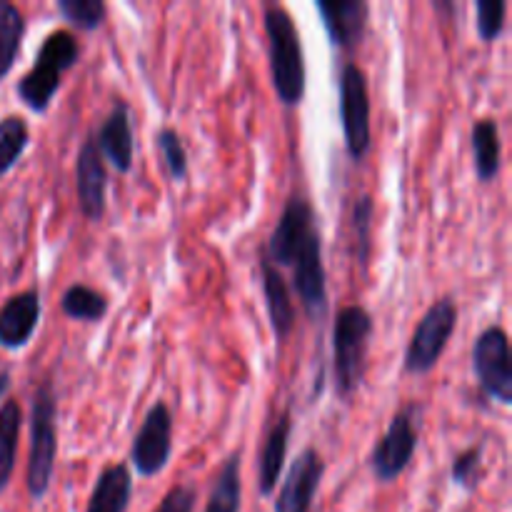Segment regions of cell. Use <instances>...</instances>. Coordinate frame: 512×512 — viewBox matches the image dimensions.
I'll return each mask as SVG.
<instances>
[{
    "label": "cell",
    "mask_w": 512,
    "mask_h": 512,
    "mask_svg": "<svg viewBox=\"0 0 512 512\" xmlns=\"http://www.w3.org/2000/svg\"><path fill=\"white\" fill-rule=\"evenodd\" d=\"M25 20L13 3L0 0V80L10 73L23 45Z\"/></svg>",
    "instance_id": "603a6c76"
},
{
    "label": "cell",
    "mask_w": 512,
    "mask_h": 512,
    "mask_svg": "<svg viewBox=\"0 0 512 512\" xmlns=\"http://www.w3.org/2000/svg\"><path fill=\"white\" fill-rule=\"evenodd\" d=\"M75 180H78V203L90 223H98L105 213V190H108V173L105 160L100 155L95 138H88L78 153L75 165Z\"/></svg>",
    "instance_id": "4fadbf2b"
},
{
    "label": "cell",
    "mask_w": 512,
    "mask_h": 512,
    "mask_svg": "<svg viewBox=\"0 0 512 512\" xmlns=\"http://www.w3.org/2000/svg\"><path fill=\"white\" fill-rule=\"evenodd\" d=\"M420 435V405L408 403L390 420L388 430L370 453V468L383 483H393L413 460Z\"/></svg>",
    "instance_id": "8992f818"
},
{
    "label": "cell",
    "mask_w": 512,
    "mask_h": 512,
    "mask_svg": "<svg viewBox=\"0 0 512 512\" xmlns=\"http://www.w3.org/2000/svg\"><path fill=\"white\" fill-rule=\"evenodd\" d=\"M290 268L295 270L293 285L303 300L305 313L310 320H318L328 308V285H325L323 248H320L318 228L310 230L308 238L300 243Z\"/></svg>",
    "instance_id": "30bf717a"
},
{
    "label": "cell",
    "mask_w": 512,
    "mask_h": 512,
    "mask_svg": "<svg viewBox=\"0 0 512 512\" xmlns=\"http://www.w3.org/2000/svg\"><path fill=\"white\" fill-rule=\"evenodd\" d=\"M95 143L103 160H108L118 173H128L133 168V128H130V108L123 100L113 105Z\"/></svg>",
    "instance_id": "2e32d148"
},
{
    "label": "cell",
    "mask_w": 512,
    "mask_h": 512,
    "mask_svg": "<svg viewBox=\"0 0 512 512\" xmlns=\"http://www.w3.org/2000/svg\"><path fill=\"white\" fill-rule=\"evenodd\" d=\"M483 450L485 445L480 443L475 448L465 450L463 455H458V460L453 463V470H450L455 485H460L465 490H473L478 485L480 475H483Z\"/></svg>",
    "instance_id": "f546056e"
},
{
    "label": "cell",
    "mask_w": 512,
    "mask_h": 512,
    "mask_svg": "<svg viewBox=\"0 0 512 512\" xmlns=\"http://www.w3.org/2000/svg\"><path fill=\"white\" fill-rule=\"evenodd\" d=\"M20 425H23V410L15 400L0 408V493L8 488L10 475L15 468V455H18Z\"/></svg>",
    "instance_id": "7402d4cb"
},
{
    "label": "cell",
    "mask_w": 512,
    "mask_h": 512,
    "mask_svg": "<svg viewBox=\"0 0 512 512\" xmlns=\"http://www.w3.org/2000/svg\"><path fill=\"white\" fill-rule=\"evenodd\" d=\"M58 458V400L50 380H45L33 398L30 410V458H28V493L35 500L50 488Z\"/></svg>",
    "instance_id": "277c9868"
},
{
    "label": "cell",
    "mask_w": 512,
    "mask_h": 512,
    "mask_svg": "<svg viewBox=\"0 0 512 512\" xmlns=\"http://www.w3.org/2000/svg\"><path fill=\"white\" fill-rule=\"evenodd\" d=\"M158 148L160 153H163L165 168H168L170 178L185 180V175H188V155H185L180 135L175 133L173 128H163L158 133Z\"/></svg>",
    "instance_id": "83f0119b"
},
{
    "label": "cell",
    "mask_w": 512,
    "mask_h": 512,
    "mask_svg": "<svg viewBox=\"0 0 512 512\" xmlns=\"http://www.w3.org/2000/svg\"><path fill=\"white\" fill-rule=\"evenodd\" d=\"M133 495V478L125 463L110 465L100 473L85 512H125Z\"/></svg>",
    "instance_id": "ac0fdd59"
},
{
    "label": "cell",
    "mask_w": 512,
    "mask_h": 512,
    "mask_svg": "<svg viewBox=\"0 0 512 512\" xmlns=\"http://www.w3.org/2000/svg\"><path fill=\"white\" fill-rule=\"evenodd\" d=\"M58 10L80 30H98L108 13L103 0H58Z\"/></svg>",
    "instance_id": "484cf974"
},
{
    "label": "cell",
    "mask_w": 512,
    "mask_h": 512,
    "mask_svg": "<svg viewBox=\"0 0 512 512\" xmlns=\"http://www.w3.org/2000/svg\"><path fill=\"white\" fill-rule=\"evenodd\" d=\"M265 35H268L270 75L273 88L285 105H300L305 95V55L298 25L293 15L280 5L265 8Z\"/></svg>",
    "instance_id": "6da1fadb"
},
{
    "label": "cell",
    "mask_w": 512,
    "mask_h": 512,
    "mask_svg": "<svg viewBox=\"0 0 512 512\" xmlns=\"http://www.w3.org/2000/svg\"><path fill=\"white\" fill-rule=\"evenodd\" d=\"M473 370L485 395L500 405L512 403V358L508 333L498 325L483 330L473 348Z\"/></svg>",
    "instance_id": "ba28073f"
},
{
    "label": "cell",
    "mask_w": 512,
    "mask_h": 512,
    "mask_svg": "<svg viewBox=\"0 0 512 512\" xmlns=\"http://www.w3.org/2000/svg\"><path fill=\"white\" fill-rule=\"evenodd\" d=\"M340 120H343L345 145L353 160L368 155L373 135H370V95L368 78L355 63H348L340 73Z\"/></svg>",
    "instance_id": "52a82bcc"
},
{
    "label": "cell",
    "mask_w": 512,
    "mask_h": 512,
    "mask_svg": "<svg viewBox=\"0 0 512 512\" xmlns=\"http://www.w3.org/2000/svg\"><path fill=\"white\" fill-rule=\"evenodd\" d=\"M290 413H283L278 423L270 430L268 440H265L263 455H260V495H273L275 485H278L280 473H283L285 455H288V438H290Z\"/></svg>",
    "instance_id": "ffe728a7"
},
{
    "label": "cell",
    "mask_w": 512,
    "mask_h": 512,
    "mask_svg": "<svg viewBox=\"0 0 512 512\" xmlns=\"http://www.w3.org/2000/svg\"><path fill=\"white\" fill-rule=\"evenodd\" d=\"M243 478H240V453H233L215 478L205 512H240Z\"/></svg>",
    "instance_id": "44dd1931"
},
{
    "label": "cell",
    "mask_w": 512,
    "mask_h": 512,
    "mask_svg": "<svg viewBox=\"0 0 512 512\" xmlns=\"http://www.w3.org/2000/svg\"><path fill=\"white\" fill-rule=\"evenodd\" d=\"M323 473L325 463L318 450L305 448L293 460V468H290L283 490H280L278 500H275V512H310Z\"/></svg>",
    "instance_id": "8fae6325"
},
{
    "label": "cell",
    "mask_w": 512,
    "mask_h": 512,
    "mask_svg": "<svg viewBox=\"0 0 512 512\" xmlns=\"http://www.w3.org/2000/svg\"><path fill=\"white\" fill-rule=\"evenodd\" d=\"M458 328V305L453 298H443L423 315L405 350V370L413 375H425L438 365L440 355L448 348Z\"/></svg>",
    "instance_id": "5b68a950"
},
{
    "label": "cell",
    "mask_w": 512,
    "mask_h": 512,
    "mask_svg": "<svg viewBox=\"0 0 512 512\" xmlns=\"http://www.w3.org/2000/svg\"><path fill=\"white\" fill-rule=\"evenodd\" d=\"M478 10V33L485 43H495L505 30V13H508V3L505 0H478L475 3Z\"/></svg>",
    "instance_id": "4316f807"
},
{
    "label": "cell",
    "mask_w": 512,
    "mask_h": 512,
    "mask_svg": "<svg viewBox=\"0 0 512 512\" xmlns=\"http://www.w3.org/2000/svg\"><path fill=\"white\" fill-rule=\"evenodd\" d=\"M30 143L28 123L18 115H8L0 120V175L8 173Z\"/></svg>",
    "instance_id": "d4e9b609"
},
{
    "label": "cell",
    "mask_w": 512,
    "mask_h": 512,
    "mask_svg": "<svg viewBox=\"0 0 512 512\" xmlns=\"http://www.w3.org/2000/svg\"><path fill=\"white\" fill-rule=\"evenodd\" d=\"M80 58V45L68 30H55L43 40L33 70L20 78L18 95L33 113H45L60 90V78Z\"/></svg>",
    "instance_id": "3957f363"
},
{
    "label": "cell",
    "mask_w": 512,
    "mask_h": 512,
    "mask_svg": "<svg viewBox=\"0 0 512 512\" xmlns=\"http://www.w3.org/2000/svg\"><path fill=\"white\" fill-rule=\"evenodd\" d=\"M315 8L335 48L353 50L363 40L370 13V5L365 0H318Z\"/></svg>",
    "instance_id": "5bb4252c"
},
{
    "label": "cell",
    "mask_w": 512,
    "mask_h": 512,
    "mask_svg": "<svg viewBox=\"0 0 512 512\" xmlns=\"http://www.w3.org/2000/svg\"><path fill=\"white\" fill-rule=\"evenodd\" d=\"M40 320V295L35 290L13 295L0 308V345L18 350L28 345Z\"/></svg>",
    "instance_id": "9a60e30c"
},
{
    "label": "cell",
    "mask_w": 512,
    "mask_h": 512,
    "mask_svg": "<svg viewBox=\"0 0 512 512\" xmlns=\"http://www.w3.org/2000/svg\"><path fill=\"white\" fill-rule=\"evenodd\" d=\"M370 335H373V318L363 305H345L335 315L333 360L335 388H338L340 398H353L363 383Z\"/></svg>",
    "instance_id": "7a4b0ae2"
},
{
    "label": "cell",
    "mask_w": 512,
    "mask_h": 512,
    "mask_svg": "<svg viewBox=\"0 0 512 512\" xmlns=\"http://www.w3.org/2000/svg\"><path fill=\"white\" fill-rule=\"evenodd\" d=\"M373 213L375 205L370 195H363L358 203L353 205V233L358 240V260L360 263H368L370 258V230H373Z\"/></svg>",
    "instance_id": "f1b7e54d"
},
{
    "label": "cell",
    "mask_w": 512,
    "mask_h": 512,
    "mask_svg": "<svg viewBox=\"0 0 512 512\" xmlns=\"http://www.w3.org/2000/svg\"><path fill=\"white\" fill-rule=\"evenodd\" d=\"M260 275H263V293L265 305H268L270 328H273L275 338L283 345L295 330V308L293 295H290L288 283L283 280L280 270L270 263L268 255L260 258Z\"/></svg>",
    "instance_id": "e0dca14e"
},
{
    "label": "cell",
    "mask_w": 512,
    "mask_h": 512,
    "mask_svg": "<svg viewBox=\"0 0 512 512\" xmlns=\"http://www.w3.org/2000/svg\"><path fill=\"white\" fill-rule=\"evenodd\" d=\"M470 143H473V158H475V173L483 183H493L500 173V163H503V143H500L498 123L490 118L478 120L470 133Z\"/></svg>",
    "instance_id": "d6986e66"
},
{
    "label": "cell",
    "mask_w": 512,
    "mask_h": 512,
    "mask_svg": "<svg viewBox=\"0 0 512 512\" xmlns=\"http://www.w3.org/2000/svg\"><path fill=\"white\" fill-rule=\"evenodd\" d=\"M170 453H173V415H170L168 405L155 403L145 415L138 435L133 438L130 460H133L138 475L153 478V475L163 473L165 465L170 463Z\"/></svg>",
    "instance_id": "9c48e42d"
},
{
    "label": "cell",
    "mask_w": 512,
    "mask_h": 512,
    "mask_svg": "<svg viewBox=\"0 0 512 512\" xmlns=\"http://www.w3.org/2000/svg\"><path fill=\"white\" fill-rule=\"evenodd\" d=\"M195 488L190 485H175L173 490H168V495L163 498V503L158 505L155 512H193L195 510Z\"/></svg>",
    "instance_id": "4dcf8cb0"
},
{
    "label": "cell",
    "mask_w": 512,
    "mask_h": 512,
    "mask_svg": "<svg viewBox=\"0 0 512 512\" xmlns=\"http://www.w3.org/2000/svg\"><path fill=\"white\" fill-rule=\"evenodd\" d=\"M310 230H315V213L310 203L300 195L285 203L283 215H280L278 228L273 230L268 240V258L273 265H293L295 253H298L300 243L308 238Z\"/></svg>",
    "instance_id": "7c38bea8"
},
{
    "label": "cell",
    "mask_w": 512,
    "mask_h": 512,
    "mask_svg": "<svg viewBox=\"0 0 512 512\" xmlns=\"http://www.w3.org/2000/svg\"><path fill=\"white\" fill-rule=\"evenodd\" d=\"M10 388V375L8 373H0V398H3L5 393H8Z\"/></svg>",
    "instance_id": "1f68e13d"
},
{
    "label": "cell",
    "mask_w": 512,
    "mask_h": 512,
    "mask_svg": "<svg viewBox=\"0 0 512 512\" xmlns=\"http://www.w3.org/2000/svg\"><path fill=\"white\" fill-rule=\"evenodd\" d=\"M60 310L65 318L83 320V323H98L108 315V300L98 290L88 285H70L60 298Z\"/></svg>",
    "instance_id": "cb8c5ba5"
}]
</instances>
